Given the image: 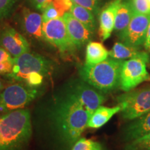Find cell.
<instances>
[{"instance_id":"cell-1","label":"cell","mask_w":150,"mask_h":150,"mask_svg":"<svg viewBox=\"0 0 150 150\" xmlns=\"http://www.w3.org/2000/svg\"><path fill=\"white\" fill-rule=\"evenodd\" d=\"M50 123L56 138L72 147L88 127L89 114L72 88L56 99L50 112Z\"/></svg>"},{"instance_id":"cell-2","label":"cell","mask_w":150,"mask_h":150,"mask_svg":"<svg viewBox=\"0 0 150 150\" xmlns=\"http://www.w3.org/2000/svg\"><path fill=\"white\" fill-rule=\"evenodd\" d=\"M32 134L30 112L18 109L0 115V150H22Z\"/></svg>"},{"instance_id":"cell-3","label":"cell","mask_w":150,"mask_h":150,"mask_svg":"<svg viewBox=\"0 0 150 150\" xmlns=\"http://www.w3.org/2000/svg\"><path fill=\"white\" fill-rule=\"evenodd\" d=\"M123 61L110 58L97 64H84L79 69L81 79L101 93H110L119 86Z\"/></svg>"},{"instance_id":"cell-4","label":"cell","mask_w":150,"mask_h":150,"mask_svg":"<svg viewBox=\"0 0 150 150\" xmlns=\"http://www.w3.org/2000/svg\"><path fill=\"white\" fill-rule=\"evenodd\" d=\"M53 69L51 61L40 54L29 52L14 58L12 72L6 76L12 81L23 83L29 74L39 73L45 77L51 74Z\"/></svg>"},{"instance_id":"cell-5","label":"cell","mask_w":150,"mask_h":150,"mask_svg":"<svg viewBox=\"0 0 150 150\" xmlns=\"http://www.w3.org/2000/svg\"><path fill=\"white\" fill-rule=\"evenodd\" d=\"M116 100L121 106L123 119L134 120L150 112V87L126 92Z\"/></svg>"},{"instance_id":"cell-6","label":"cell","mask_w":150,"mask_h":150,"mask_svg":"<svg viewBox=\"0 0 150 150\" xmlns=\"http://www.w3.org/2000/svg\"><path fill=\"white\" fill-rule=\"evenodd\" d=\"M38 95L37 88L23 83L7 86L0 93V113L21 109L30 104Z\"/></svg>"},{"instance_id":"cell-7","label":"cell","mask_w":150,"mask_h":150,"mask_svg":"<svg viewBox=\"0 0 150 150\" xmlns=\"http://www.w3.org/2000/svg\"><path fill=\"white\" fill-rule=\"evenodd\" d=\"M44 40L57 48L64 56L73 55L78 50L73 43L63 17L43 22Z\"/></svg>"},{"instance_id":"cell-8","label":"cell","mask_w":150,"mask_h":150,"mask_svg":"<svg viewBox=\"0 0 150 150\" xmlns=\"http://www.w3.org/2000/svg\"><path fill=\"white\" fill-rule=\"evenodd\" d=\"M149 61L141 59H128L124 61L120 75L119 87L122 91L129 92L140 83L149 81L150 74L147 70Z\"/></svg>"},{"instance_id":"cell-9","label":"cell","mask_w":150,"mask_h":150,"mask_svg":"<svg viewBox=\"0 0 150 150\" xmlns=\"http://www.w3.org/2000/svg\"><path fill=\"white\" fill-rule=\"evenodd\" d=\"M150 22V14L135 13L128 26L119 32L118 36L124 44L140 50L144 46L147 27Z\"/></svg>"},{"instance_id":"cell-10","label":"cell","mask_w":150,"mask_h":150,"mask_svg":"<svg viewBox=\"0 0 150 150\" xmlns=\"http://www.w3.org/2000/svg\"><path fill=\"white\" fill-rule=\"evenodd\" d=\"M0 45L12 56L18 58L30 50L27 39L11 27H4L0 33Z\"/></svg>"},{"instance_id":"cell-11","label":"cell","mask_w":150,"mask_h":150,"mask_svg":"<svg viewBox=\"0 0 150 150\" xmlns=\"http://www.w3.org/2000/svg\"><path fill=\"white\" fill-rule=\"evenodd\" d=\"M81 102L88 112L90 117L94 111L105 102L106 98L101 92L97 91L86 82L81 81L71 86Z\"/></svg>"},{"instance_id":"cell-12","label":"cell","mask_w":150,"mask_h":150,"mask_svg":"<svg viewBox=\"0 0 150 150\" xmlns=\"http://www.w3.org/2000/svg\"><path fill=\"white\" fill-rule=\"evenodd\" d=\"M63 20L73 43L78 50L88 43L93 38V33L83 23L76 19L70 12L63 15Z\"/></svg>"},{"instance_id":"cell-13","label":"cell","mask_w":150,"mask_h":150,"mask_svg":"<svg viewBox=\"0 0 150 150\" xmlns=\"http://www.w3.org/2000/svg\"><path fill=\"white\" fill-rule=\"evenodd\" d=\"M122 0H113L108 4L99 14V36L102 41L111 35L115 27V17Z\"/></svg>"},{"instance_id":"cell-14","label":"cell","mask_w":150,"mask_h":150,"mask_svg":"<svg viewBox=\"0 0 150 150\" xmlns=\"http://www.w3.org/2000/svg\"><path fill=\"white\" fill-rule=\"evenodd\" d=\"M22 24L24 31L29 36L37 40H44L42 33V17L27 8H24L22 12Z\"/></svg>"},{"instance_id":"cell-15","label":"cell","mask_w":150,"mask_h":150,"mask_svg":"<svg viewBox=\"0 0 150 150\" xmlns=\"http://www.w3.org/2000/svg\"><path fill=\"white\" fill-rule=\"evenodd\" d=\"M150 133V112L134 120L125 131V138L129 142Z\"/></svg>"},{"instance_id":"cell-16","label":"cell","mask_w":150,"mask_h":150,"mask_svg":"<svg viewBox=\"0 0 150 150\" xmlns=\"http://www.w3.org/2000/svg\"><path fill=\"white\" fill-rule=\"evenodd\" d=\"M110 58L117 60H124L141 58L150 61L149 54L146 52L140 51V50L134 48L123 42H115L111 50L109 52Z\"/></svg>"},{"instance_id":"cell-17","label":"cell","mask_w":150,"mask_h":150,"mask_svg":"<svg viewBox=\"0 0 150 150\" xmlns=\"http://www.w3.org/2000/svg\"><path fill=\"white\" fill-rule=\"evenodd\" d=\"M121 106L119 104L114 107H106L101 105L92 114L88 122V127L99 129L111 119L115 114L121 111Z\"/></svg>"},{"instance_id":"cell-18","label":"cell","mask_w":150,"mask_h":150,"mask_svg":"<svg viewBox=\"0 0 150 150\" xmlns=\"http://www.w3.org/2000/svg\"><path fill=\"white\" fill-rule=\"evenodd\" d=\"M135 13L132 0H122L115 17L114 30L120 32L126 28Z\"/></svg>"},{"instance_id":"cell-19","label":"cell","mask_w":150,"mask_h":150,"mask_svg":"<svg viewBox=\"0 0 150 150\" xmlns=\"http://www.w3.org/2000/svg\"><path fill=\"white\" fill-rule=\"evenodd\" d=\"M108 56L109 52L102 43L89 42L86 47L85 64H97L107 59Z\"/></svg>"},{"instance_id":"cell-20","label":"cell","mask_w":150,"mask_h":150,"mask_svg":"<svg viewBox=\"0 0 150 150\" xmlns=\"http://www.w3.org/2000/svg\"><path fill=\"white\" fill-rule=\"evenodd\" d=\"M70 12L79 21L83 23L90 31L95 33L97 24L93 12L74 3H73Z\"/></svg>"},{"instance_id":"cell-21","label":"cell","mask_w":150,"mask_h":150,"mask_svg":"<svg viewBox=\"0 0 150 150\" xmlns=\"http://www.w3.org/2000/svg\"><path fill=\"white\" fill-rule=\"evenodd\" d=\"M126 150H150V133L127 142Z\"/></svg>"},{"instance_id":"cell-22","label":"cell","mask_w":150,"mask_h":150,"mask_svg":"<svg viewBox=\"0 0 150 150\" xmlns=\"http://www.w3.org/2000/svg\"><path fill=\"white\" fill-rule=\"evenodd\" d=\"M42 12L43 22H48L50 21V20H54V19L61 18L59 12L58 11L57 9H56L55 6L54 5V4L52 3V1L51 3H50L47 6Z\"/></svg>"},{"instance_id":"cell-23","label":"cell","mask_w":150,"mask_h":150,"mask_svg":"<svg viewBox=\"0 0 150 150\" xmlns=\"http://www.w3.org/2000/svg\"><path fill=\"white\" fill-rule=\"evenodd\" d=\"M72 2L88 9L93 12L94 15L99 13L100 6L99 2L96 0H72Z\"/></svg>"},{"instance_id":"cell-24","label":"cell","mask_w":150,"mask_h":150,"mask_svg":"<svg viewBox=\"0 0 150 150\" xmlns=\"http://www.w3.org/2000/svg\"><path fill=\"white\" fill-rule=\"evenodd\" d=\"M16 1L17 0H0V20L10 14Z\"/></svg>"},{"instance_id":"cell-25","label":"cell","mask_w":150,"mask_h":150,"mask_svg":"<svg viewBox=\"0 0 150 150\" xmlns=\"http://www.w3.org/2000/svg\"><path fill=\"white\" fill-rule=\"evenodd\" d=\"M96 143L97 142H94L92 140L80 138L72 146V150H91Z\"/></svg>"},{"instance_id":"cell-26","label":"cell","mask_w":150,"mask_h":150,"mask_svg":"<svg viewBox=\"0 0 150 150\" xmlns=\"http://www.w3.org/2000/svg\"><path fill=\"white\" fill-rule=\"evenodd\" d=\"M52 3L59 12L61 17L65 13L70 12L73 2L72 0H52Z\"/></svg>"},{"instance_id":"cell-27","label":"cell","mask_w":150,"mask_h":150,"mask_svg":"<svg viewBox=\"0 0 150 150\" xmlns=\"http://www.w3.org/2000/svg\"><path fill=\"white\" fill-rule=\"evenodd\" d=\"M135 12L140 14H150V6L147 0H132Z\"/></svg>"},{"instance_id":"cell-28","label":"cell","mask_w":150,"mask_h":150,"mask_svg":"<svg viewBox=\"0 0 150 150\" xmlns=\"http://www.w3.org/2000/svg\"><path fill=\"white\" fill-rule=\"evenodd\" d=\"M52 0H30L31 4L35 8L42 11Z\"/></svg>"},{"instance_id":"cell-29","label":"cell","mask_w":150,"mask_h":150,"mask_svg":"<svg viewBox=\"0 0 150 150\" xmlns=\"http://www.w3.org/2000/svg\"><path fill=\"white\" fill-rule=\"evenodd\" d=\"M14 58L0 45V64L13 60Z\"/></svg>"},{"instance_id":"cell-30","label":"cell","mask_w":150,"mask_h":150,"mask_svg":"<svg viewBox=\"0 0 150 150\" xmlns=\"http://www.w3.org/2000/svg\"><path fill=\"white\" fill-rule=\"evenodd\" d=\"M144 47H145L146 51L148 52H150V22L147 27L145 40V43H144Z\"/></svg>"},{"instance_id":"cell-31","label":"cell","mask_w":150,"mask_h":150,"mask_svg":"<svg viewBox=\"0 0 150 150\" xmlns=\"http://www.w3.org/2000/svg\"><path fill=\"white\" fill-rule=\"evenodd\" d=\"M91 150H104V149L100 143H99V142H97L95 147H94Z\"/></svg>"},{"instance_id":"cell-32","label":"cell","mask_w":150,"mask_h":150,"mask_svg":"<svg viewBox=\"0 0 150 150\" xmlns=\"http://www.w3.org/2000/svg\"><path fill=\"white\" fill-rule=\"evenodd\" d=\"M4 89V83L3 81L1 80V79H0V93H1V91H2Z\"/></svg>"},{"instance_id":"cell-33","label":"cell","mask_w":150,"mask_h":150,"mask_svg":"<svg viewBox=\"0 0 150 150\" xmlns=\"http://www.w3.org/2000/svg\"><path fill=\"white\" fill-rule=\"evenodd\" d=\"M147 1H148V2H149V4L150 6V0H147Z\"/></svg>"},{"instance_id":"cell-34","label":"cell","mask_w":150,"mask_h":150,"mask_svg":"<svg viewBox=\"0 0 150 150\" xmlns=\"http://www.w3.org/2000/svg\"><path fill=\"white\" fill-rule=\"evenodd\" d=\"M96 1H99H99H102V0H96Z\"/></svg>"}]
</instances>
